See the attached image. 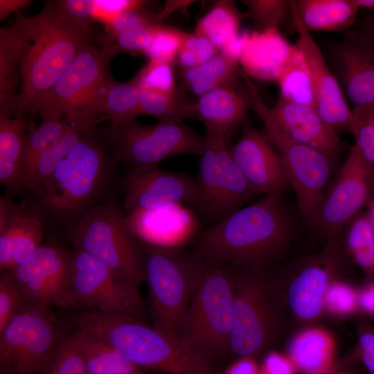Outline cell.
Wrapping results in <instances>:
<instances>
[{"mask_svg":"<svg viewBox=\"0 0 374 374\" xmlns=\"http://www.w3.org/2000/svg\"><path fill=\"white\" fill-rule=\"evenodd\" d=\"M121 161L108 127L89 129L26 204L48 235L64 233L121 192ZM59 236V235H58Z\"/></svg>","mask_w":374,"mask_h":374,"instance_id":"1","label":"cell"},{"mask_svg":"<svg viewBox=\"0 0 374 374\" xmlns=\"http://www.w3.org/2000/svg\"><path fill=\"white\" fill-rule=\"evenodd\" d=\"M299 218L284 195H265L199 235L196 251L232 269L269 268L294 240Z\"/></svg>","mask_w":374,"mask_h":374,"instance_id":"2","label":"cell"},{"mask_svg":"<svg viewBox=\"0 0 374 374\" xmlns=\"http://www.w3.org/2000/svg\"><path fill=\"white\" fill-rule=\"evenodd\" d=\"M18 44L21 79L15 117L31 116L78 53L91 44L89 26L75 23L59 10L57 1L45 3L31 17L17 13L12 25Z\"/></svg>","mask_w":374,"mask_h":374,"instance_id":"3","label":"cell"},{"mask_svg":"<svg viewBox=\"0 0 374 374\" xmlns=\"http://www.w3.org/2000/svg\"><path fill=\"white\" fill-rule=\"evenodd\" d=\"M70 319L75 328L103 339L142 369L165 374H217L215 367L184 340L134 317L88 311Z\"/></svg>","mask_w":374,"mask_h":374,"instance_id":"4","label":"cell"},{"mask_svg":"<svg viewBox=\"0 0 374 374\" xmlns=\"http://www.w3.org/2000/svg\"><path fill=\"white\" fill-rule=\"evenodd\" d=\"M199 256L183 340L215 367L230 357L234 274Z\"/></svg>","mask_w":374,"mask_h":374,"instance_id":"5","label":"cell"},{"mask_svg":"<svg viewBox=\"0 0 374 374\" xmlns=\"http://www.w3.org/2000/svg\"><path fill=\"white\" fill-rule=\"evenodd\" d=\"M142 244L152 326L183 340L200 256L181 247Z\"/></svg>","mask_w":374,"mask_h":374,"instance_id":"6","label":"cell"},{"mask_svg":"<svg viewBox=\"0 0 374 374\" xmlns=\"http://www.w3.org/2000/svg\"><path fill=\"white\" fill-rule=\"evenodd\" d=\"M73 328L53 307L25 303L0 330V374H44Z\"/></svg>","mask_w":374,"mask_h":374,"instance_id":"7","label":"cell"},{"mask_svg":"<svg viewBox=\"0 0 374 374\" xmlns=\"http://www.w3.org/2000/svg\"><path fill=\"white\" fill-rule=\"evenodd\" d=\"M83 251L139 288L145 282L143 244L132 232L116 199L86 213L63 234Z\"/></svg>","mask_w":374,"mask_h":374,"instance_id":"8","label":"cell"},{"mask_svg":"<svg viewBox=\"0 0 374 374\" xmlns=\"http://www.w3.org/2000/svg\"><path fill=\"white\" fill-rule=\"evenodd\" d=\"M232 269L230 357L253 358L270 345L276 335L279 318L276 297L267 276L269 268Z\"/></svg>","mask_w":374,"mask_h":374,"instance_id":"9","label":"cell"},{"mask_svg":"<svg viewBox=\"0 0 374 374\" xmlns=\"http://www.w3.org/2000/svg\"><path fill=\"white\" fill-rule=\"evenodd\" d=\"M115 55L106 46H85L38 103L30 119L33 120L36 114H39L42 121L60 120L77 114L99 118L95 114V105L104 86L112 78L109 65Z\"/></svg>","mask_w":374,"mask_h":374,"instance_id":"10","label":"cell"},{"mask_svg":"<svg viewBox=\"0 0 374 374\" xmlns=\"http://www.w3.org/2000/svg\"><path fill=\"white\" fill-rule=\"evenodd\" d=\"M123 314L143 320L139 287L78 249L70 250L67 310Z\"/></svg>","mask_w":374,"mask_h":374,"instance_id":"11","label":"cell"},{"mask_svg":"<svg viewBox=\"0 0 374 374\" xmlns=\"http://www.w3.org/2000/svg\"><path fill=\"white\" fill-rule=\"evenodd\" d=\"M204 138L195 180L198 196L196 207L215 224L259 194L249 185L234 161L227 139L206 130Z\"/></svg>","mask_w":374,"mask_h":374,"instance_id":"12","label":"cell"},{"mask_svg":"<svg viewBox=\"0 0 374 374\" xmlns=\"http://www.w3.org/2000/svg\"><path fill=\"white\" fill-rule=\"evenodd\" d=\"M121 162L129 166L159 165L163 159L183 154L200 155L205 138L183 121H159L144 125L132 119L108 127Z\"/></svg>","mask_w":374,"mask_h":374,"instance_id":"13","label":"cell"},{"mask_svg":"<svg viewBox=\"0 0 374 374\" xmlns=\"http://www.w3.org/2000/svg\"><path fill=\"white\" fill-rule=\"evenodd\" d=\"M373 198L374 166L353 145L326 188L313 228L335 240Z\"/></svg>","mask_w":374,"mask_h":374,"instance_id":"14","label":"cell"},{"mask_svg":"<svg viewBox=\"0 0 374 374\" xmlns=\"http://www.w3.org/2000/svg\"><path fill=\"white\" fill-rule=\"evenodd\" d=\"M263 132L282 159L301 220L313 228L332 175L333 157L269 126L264 125Z\"/></svg>","mask_w":374,"mask_h":374,"instance_id":"15","label":"cell"},{"mask_svg":"<svg viewBox=\"0 0 374 374\" xmlns=\"http://www.w3.org/2000/svg\"><path fill=\"white\" fill-rule=\"evenodd\" d=\"M70 250L58 235L47 240L26 260L8 271L25 303L67 308Z\"/></svg>","mask_w":374,"mask_h":374,"instance_id":"16","label":"cell"},{"mask_svg":"<svg viewBox=\"0 0 374 374\" xmlns=\"http://www.w3.org/2000/svg\"><path fill=\"white\" fill-rule=\"evenodd\" d=\"M121 193L126 215L172 204L197 206L198 201L193 179L159 165L129 166L122 176Z\"/></svg>","mask_w":374,"mask_h":374,"instance_id":"17","label":"cell"},{"mask_svg":"<svg viewBox=\"0 0 374 374\" xmlns=\"http://www.w3.org/2000/svg\"><path fill=\"white\" fill-rule=\"evenodd\" d=\"M249 87L251 103L264 125L273 127L292 141L333 158L350 149L349 145L322 119L314 107L291 103L279 97L269 109L260 101L252 84Z\"/></svg>","mask_w":374,"mask_h":374,"instance_id":"18","label":"cell"},{"mask_svg":"<svg viewBox=\"0 0 374 374\" xmlns=\"http://www.w3.org/2000/svg\"><path fill=\"white\" fill-rule=\"evenodd\" d=\"M332 72L353 109L374 104V35L355 28L329 47Z\"/></svg>","mask_w":374,"mask_h":374,"instance_id":"19","label":"cell"},{"mask_svg":"<svg viewBox=\"0 0 374 374\" xmlns=\"http://www.w3.org/2000/svg\"><path fill=\"white\" fill-rule=\"evenodd\" d=\"M292 21L299 35L296 43L305 60L311 80L314 109L337 133L353 129V109L320 47L292 8Z\"/></svg>","mask_w":374,"mask_h":374,"instance_id":"20","label":"cell"},{"mask_svg":"<svg viewBox=\"0 0 374 374\" xmlns=\"http://www.w3.org/2000/svg\"><path fill=\"white\" fill-rule=\"evenodd\" d=\"M231 156L249 185L258 194L284 195L290 185L282 159L263 132L245 123Z\"/></svg>","mask_w":374,"mask_h":374,"instance_id":"21","label":"cell"},{"mask_svg":"<svg viewBox=\"0 0 374 374\" xmlns=\"http://www.w3.org/2000/svg\"><path fill=\"white\" fill-rule=\"evenodd\" d=\"M42 221L26 206L5 195L0 198V270L10 271L44 242Z\"/></svg>","mask_w":374,"mask_h":374,"instance_id":"22","label":"cell"},{"mask_svg":"<svg viewBox=\"0 0 374 374\" xmlns=\"http://www.w3.org/2000/svg\"><path fill=\"white\" fill-rule=\"evenodd\" d=\"M128 226L142 242L182 247L196 236L199 222L186 205L172 204L127 215Z\"/></svg>","mask_w":374,"mask_h":374,"instance_id":"23","label":"cell"},{"mask_svg":"<svg viewBox=\"0 0 374 374\" xmlns=\"http://www.w3.org/2000/svg\"><path fill=\"white\" fill-rule=\"evenodd\" d=\"M66 118L69 123L64 135L26 169L6 191V196L12 199L22 191L29 195L37 191L83 135L102 121L101 118L87 114H77Z\"/></svg>","mask_w":374,"mask_h":374,"instance_id":"24","label":"cell"},{"mask_svg":"<svg viewBox=\"0 0 374 374\" xmlns=\"http://www.w3.org/2000/svg\"><path fill=\"white\" fill-rule=\"evenodd\" d=\"M249 100L233 86L213 89L197 100L196 120L206 131L224 135L226 139L246 123Z\"/></svg>","mask_w":374,"mask_h":374,"instance_id":"25","label":"cell"},{"mask_svg":"<svg viewBox=\"0 0 374 374\" xmlns=\"http://www.w3.org/2000/svg\"><path fill=\"white\" fill-rule=\"evenodd\" d=\"M243 37L239 62L245 73L259 80L276 81L291 45L276 29L258 30Z\"/></svg>","mask_w":374,"mask_h":374,"instance_id":"26","label":"cell"},{"mask_svg":"<svg viewBox=\"0 0 374 374\" xmlns=\"http://www.w3.org/2000/svg\"><path fill=\"white\" fill-rule=\"evenodd\" d=\"M290 4L310 33H346L355 26L359 10L355 0H294Z\"/></svg>","mask_w":374,"mask_h":374,"instance_id":"27","label":"cell"},{"mask_svg":"<svg viewBox=\"0 0 374 374\" xmlns=\"http://www.w3.org/2000/svg\"><path fill=\"white\" fill-rule=\"evenodd\" d=\"M332 335L321 328H310L298 333L288 346V357L301 374H326L335 353Z\"/></svg>","mask_w":374,"mask_h":374,"instance_id":"28","label":"cell"},{"mask_svg":"<svg viewBox=\"0 0 374 374\" xmlns=\"http://www.w3.org/2000/svg\"><path fill=\"white\" fill-rule=\"evenodd\" d=\"M329 272L319 262H310L302 268L292 281L288 290L289 305L299 318L312 320L324 308L329 285Z\"/></svg>","mask_w":374,"mask_h":374,"instance_id":"29","label":"cell"},{"mask_svg":"<svg viewBox=\"0 0 374 374\" xmlns=\"http://www.w3.org/2000/svg\"><path fill=\"white\" fill-rule=\"evenodd\" d=\"M74 333L86 374H143L142 368L103 339L77 328Z\"/></svg>","mask_w":374,"mask_h":374,"instance_id":"30","label":"cell"},{"mask_svg":"<svg viewBox=\"0 0 374 374\" xmlns=\"http://www.w3.org/2000/svg\"><path fill=\"white\" fill-rule=\"evenodd\" d=\"M238 62L220 53L199 65L179 70L181 87L197 96L217 88L233 86L240 71Z\"/></svg>","mask_w":374,"mask_h":374,"instance_id":"31","label":"cell"},{"mask_svg":"<svg viewBox=\"0 0 374 374\" xmlns=\"http://www.w3.org/2000/svg\"><path fill=\"white\" fill-rule=\"evenodd\" d=\"M18 44L12 27L0 30V119L16 116L18 103L17 87L20 76Z\"/></svg>","mask_w":374,"mask_h":374,"instance_id":"32","label":"cell"},{"mask_svg":"<svg viewBox=\"0 0 374 374\" xmlns=\"http://www.w3.org/2000/svg\"><path fill=\"white\" fill-rule=\"evenodd\" d=\"M280 96L299 105L314 107L310 73L296 44L291 45L277 75Z\"/></svg>","mask_w":374,"mask_h":374,"instance_id":"33","label":"cell"},{"mask_svg":"<svg viewBox=\"0 0 374 374\" xmlns=\"http://www.w3.org/2000/svg\"><path fill=\"white\" fill-rule=\"evenodd\" d=\"M242 19L233 1H220L200 19L195 32L208 39L220 52L239 37Z\"/></svg>","mask_w":374,"mask_h":374,"instance_id":"34","label":"cell"},{"mask_svg":"<svg viewBox=\"0 0 374 374\" xmlns=\"http://www.w3.org/2000/svg\"><path fill=\"white\" fill-rule=\"evenodd\" d=\"M28 123L24 117L0 119V183L8 190L15 183Z\"/></svg>","mask_w":374,"mask_h":374,"instance_id":"35","label":"cell"},{"mask_svg":"<svg viewBox=\"0 0 374 374\" xmlns=\"http://www.w3.org/2000/svg\"><path fill=\"white\" fill-rule=\"evenodd\" d=\"M180 87L173 95H166L140 89L139 113L155 117L159 121L195 119L197 100L185 96Z\"/></svg>","mask_w":374,"mask_h":374,"instance_id":"36","label":"cell"},{"mask_svg":"<svg viewBox=\"0 0 374 374\" xmlns=\"http://www.w3.org/2000/svg\"><path fill=\"white\" fill-rule=\"evenodd\" d=\"M140 89L128 82L119 83L113 80L102 94L97 107L102 121L111 124L136 119L139 113Z\"/></svg>","mask_w":374,"mask_h":374,"instance_id":"37","label":"cell"},{"mask_svg":"<svg viewBox=\"0 0 374 374\" xmlns=\"http://www.w3.org/2000/svg\"><path fill=\"white\" fill-rule=\"evenodd\" d=\"M69 123V119L65 118L60 120L42 121V123L37 125L33 120L29 119L23 142L17 179L64 135Z\"/></svg>","mask_w":374,"mask_h":374,"instance_id":"38","label":"cell"},{"mask_svg":"<svg viewBox=\"0 0 374 374\" xmlns=\"http://www.w3.org/2000/svg\"><path fill=\"white\" fill-rule=\"evenodd\" d=\"M344 231L348 253L367 275L374 278V229L366 214L359 213Z\"/></svg>","mask_w":374,"mask_h":374,"instance_id":"39","label":"cell"},{"mask_svg":"<svg viewBox=\"0 0 374 374\" xmlns=\"http://www.w3.org/2000/svg\"><path fill=\"white\" fill-rule=\"evenodd\" d=\"M247 10L242 13L243 19L251 20L259 30H278L292 19L289 0H244Z\"/></svg>","mask_w":374,"mask_h":374,"instance_id":"40","label":"cell"},{"mask_svg":"<svg viewBox=\"0 0 374 374\" xmlns=\"http://www.w3.org/2000/svg\"><path fill=\"white\" fill-rule=\"evenodd\" d=\"M130 82L141 89L166 95L175 94L180 88L172 64L157 60H149Z\"/></svg>","mask_w":374,"mask_h":374,"instance_id":"41","label":"cell"},{"mask_svg":"<svg viewBox=\"0 0 374 374\" xmlns=\"http://www.w3.org/2000/svg\"><path fill=\"white\" fill-rule=\"evenodd\" d=\"M186 33L176 28L157 24L152 26L151 42L144 55L149 60L173 64Z\"/></svg>","mask_w":374,"mask_h":374,"instance_id":"42","label":"cell"},{"mask_svg":"<svg viewBox=\"0 0 374 374\" xmlns=\"http://www.w3.org/2000/svg\"><path fill=\"white\" fill-rule=\"evenodd\" d=\"M353 109V129L355 146L370 163L374 166V104Z\"/></svg>","mask_w":374,"mask_h":374,"instance_id":"43","label":"cell"},{"mask_svg":"<svg viewBox=\"0 0 374 374\" xmlns=\"http://www.w3.org/2000/svg\"><path fill=\"white\" fill-rule=\"evenodd\" d=\"M219 53V50L206 37L195 32L186 33L175 62L179 70H184L203 64Z\"/></svg>","mask_w":374,"mask_h":374,"instance_id":"44","label":"cell"},{"mask_svg":"<svg viewBox=\"0 0 374 374\" xmlns=\"http://www.w3.org/2000/svg\"><path fill=\"white\" fill-rule=\"evenodd\" d=\"M153 26L130 28L113 35L105 34L102 45L111 48L116 54H144L151 42Z\"/></svg>","mask_w":374,"mask_h":374,"instance_id":"45","label":"cell"},{"mask_svg":"<svg viewBox=\"0 0 374 374\" xmlns=\"http://www.w3.org/2000/svg\"><path fill=\"white\" fill-rule=\"evenodd\" d=\"M324 308L335 315H348L359 309L358 292L343 282L330 283L326 290Z\"/></svg>","mask_w":374,"mask_h":374,"instance_id":"46","label":"cell"},{"mask_svg":"<svg viewBox=\"0 0 374 374\" xmlns=\"http://www.w3.org/2000/svg\"><path fill=\"white\" fill-rule=\"evenodd\" d=\"M44 374H86L74 330L61 346L53 362Z\"/></svg>","mask_w":374,"mask_h":374,"instance_id":"47","label":"cell"},{"mask_svg":"<svg viewBox=\"0 0 374 374\" xmlns=\"http://www.w3.org/2000/svg\"><path fill=\"white\" fill-rule=\"evenodd\" d=\"M22 296L8 271L0 276V330L12 319L24 305Z\"/></svg>","mask_w":374,"mask_h":374,"instance_id":"48","label":"cell"},{"mask_svg":"<svg viewBox=\"0 0 374 374\" xmlns=\"http://www.w3.org/2000/svg\"><path fill=\"white\" fill-rule=\"evenodd\" d=\"M60 12L68 19L89 26L93 19L96 1L60 0L56 1Z\"/></svg>","mask_w":374,"mask_h":374,"instance_id":"49","label":"cell"},{"mask_svg":"<svg viewBox=\"0 0 374 374\" xmlns=\"http://www.w3.org/2000/svg\"><path fill=\"white\" fill-rule=\"evenodd\" d=\"M145 1L135 0L96 1L94 20L109 24L118 14L143 7Z\"/></svg>","mask_w":374,"mask_h":374,"instance_id":"50","label":"cell"},{"mask_svg":"<svg viewBox=\"0 0 374 374\" xmlns=\"http://www.w3.org/2000/svg\"><path fill=\"white\" fill-rule=\"evenodd\" d=\"M296 368L288 356L270 352L259 368V374H296Z\"/></svg>","mask_w":374,"mask_h":374,"instance_id":"51","label":"cell"},{"mask_svg":"<svg viewBox=\"0 0 374 374\" xmlns=\"http://www.w3.org/2000/svg\"><path fill=\"white\" fill-rule=\"evenodd\" d=\"M358 347L364 366L369 374H374V329L366 327L360 331Z\"/></svg>","mask_w":374,"mask_h":374,"instance_id":"52","label":"cell"},{"mask_svg":"<svg viewBox=\"0 0 374 374\" xmlns=\"http://www.w3.org/2000/svg\"><path fill=\"white\" fill-rule=\"evenodd\" d=\"M224 374H259V368L253 357H241L236 359Z\"/></svg>","mask_w":374,"mask_h":374,"instance_id":"53","label":"cell"},{"mask_svg":"<svg viewBox=\"0 0 374 374\" xmlns=\"http://www.w3.org/2000/svg\"><path fill=\"white\" fill-rule=\"evenodd\" d=\"M359 309L374 316V282L366 285L358 292Z\"/></svg>","mask_w":374,"mask_h":374,"instance_id":"54","label":"cell"},{"mask_svg":"<svg viewBox=\"0 0 374 374\" xmlns=\"http://www.w3.org/2000/svg\"><path fill=\"white\" fill-rule=\"evenodd\" d=\"M29 0H0V20H3L13 12H19V10L27 7Z\"/></svg>","mask_w":374,"mask_h":374,"instance_id":"55","label":"cell"},{"mask_svg":"<svg viewBox=\"0 0 374 374\" xmlns=\"http://www.w3.org/2000/svg\"><path fill=\"white\" fill-rule=\"evenodd\" d=\"M354 26L368 30L374 35V15L370 13L357 19Z\"/></svg>","mask_w":374,"mask_h":374,"instance_id":"56","label":"cell"},{"mask_svg":"<svg viewBox=\"0 0 374 374\" xmlns=\"http://www.w3.org/2000/svg\"><path fill=\"white\" fill-rule=\"evenodd\" d=\"M359 9H366L374 15V0H355Z\"/></svg>","mask_w":374,"mask_h":374,"instance_id":"57","label":"cell"},{"mask_svg":"<svg viewBox=\"0 0 374 374\" xmlns=\"http://www.w3.org/2000/svg\"><path fill=\"white\" fill-rule=\"evenodd\" d=\"M367 212L366 213L368 220L370 221L373 229H374V198L372 199V201L369 203V204L366 207Z\"/></svg>","mask_w":374,"mask_h":374,"instance_id":"58","label":"cell"}]
</instances>
